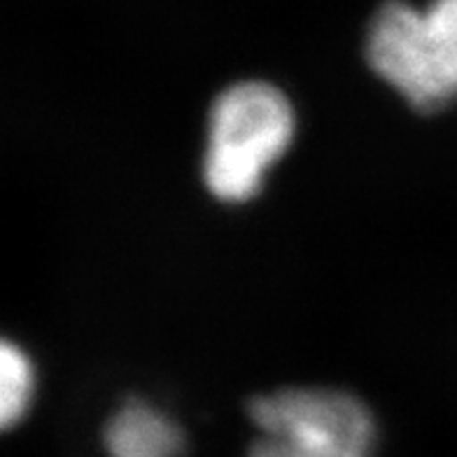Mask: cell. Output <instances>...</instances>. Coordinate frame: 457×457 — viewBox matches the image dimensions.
Here are the masks:
<instances>
[{
  "instance_id": "cell-1",
  "label": "cell",
  "mask_w": 457,
  "mask_h": 457,
  "mask_svg": "<svg viewBox=\"0 0 457 457\" xmlns=\"http://www.w3.org/2000/svg\"><path fill=\"white\" fill-rule=\"evenodd\" d=\"M367 61L418 112L448 108L457 101V0H432L422 10L383 3L369 24Z\"/></svg>"
},
{
  "instance_id": "cell-2",
  "label": "cell",
  "mask_w": 457,
  "mask_h": 457,
  "mask_svg": "<svg viewBox=\"0 0 457 457\" xmlns=\"http://www.w3.org/2000/svg\"><path fill=\"white\" fill-rule=\"evenodd\" d=\"M295 110L269 82H238L215 98L208 117L204 180L215 199L243 204L257 196L266 170L295 138Z\"/></svg>"
},
{
  "instance_id": "cell-3",
  "label": "cell",
  "mask_w": 457,
  "mask_h": 457,
  "mask_svg": "<svg viewBox=\"0 0 457 457\" xmlns=\"http://www.w3.org/2000/svg\"><path fill=\"white\" fill-rule=\"evenodd\" d=\"M259 436L250 457H373L376 422L355 395L287 387L247 403Z\"/></svg>"
},
{
  "instance_id": "cell-4",
  "label": "cell",
  "mask_w": 457,
  "mask_h": 457,
  "mask_svg": "<svg viewBox=\"0 0 457 457\" xmlns=\"http://www.w3.org/2000/svg\"><path fill=\"white\" fill-rule=\"evenodd\" d=\"M108 457H185V432L145 399L131 397L110 415L103 429Z\"/></svg>"
},
{
  "instance_id": "cell-5",
  "label": "cell",
  "mask_w": 457,
  "mask_h": 457,
  "mask_svg": "<svg viewBox=\"0 0 457 457\" xmlns=\"http://www.w3.org/2000/svg\"><path fill=\"white\" fill-rule=\"evenodd\" d=\"M36 392V373L24 350L3 341L0 350V422L10 429L24 420Z\"/></svg>"
}]
</instances>
